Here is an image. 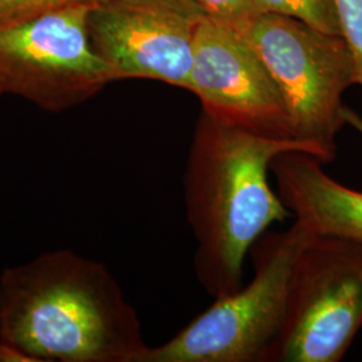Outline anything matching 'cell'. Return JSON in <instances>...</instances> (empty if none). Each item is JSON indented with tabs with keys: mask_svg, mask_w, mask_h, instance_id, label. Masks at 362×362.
Segmentation results:
<instances>
[{
	"mask_svg": "<svg viewBox=\"0 0 362 362\" xmlns=\"http://www.w3.org/2000/svg\"><path fill=\"white\" fill-rule=\"evenodd\" d=\"M0 341L34 362H140L148 349L115 275L67 248L0 272Z\"/></svg>",
	"mask_w": 362,
	"mask_h": 362,
	"instance_id": "cell-1",
	"label": "cell"
},
{
	"mask_svg": "<svg viewBox=\"0 0 362 362\" xmlns=\"http://www.w3.org/2000/svg\"><path fill=\"white\" fill-rule=\"evenodd\" d=\"M317 153L309 144L281 140L221 124L202 113L187 157L182 191L196 242L194 266L214 299L243 286V264L274 223L293 216L269 175L276 156Z\"/></svg>",
	"mask_w": 362,
	"mask_h": 362,
	"instance_id": "cell-2",
	"label": "cell"
},
{
	"mask_svg": "<svg viewBox=\"0 0 362 362\" xmlns=\"http://www.w3.org/2000/svg\"><path fill=\"white\" fill-rule=\"evenodd\" d=\"M313 233L294 220L263 233L250 254L252 279L215 303L140 362H267L285 322L290 276Z\"/></svg>",
	"mask_w": 362,
	"mask_h": 362,
	"instance_id": "cell-3",
	"label": "cell"
},
{
	"mask_svg": "<svg viewBox=\"0 0 362 362\" xmlns=\"http://www.w3.org/2000/svg\"><path fill=\"white\" fill-rule=\"evenodd\" d=\"M235 27L274 78L294 139L313 146L321 163H332L337 136L346 125L342 98L356 85L346 40L272 13H255Z\"/></svg>",
	"mask_w": 362,
	"mask_h": 362,
	"instance_id": "cell-4",
	"label": "cell"
},
{
	"mask_svg": "<svg viewBox=\"0 0 362 362\" xmlns=\"http://www.w3.org/2000/svg\"><path fill=\"white\" fill-rule=\"evenodd\" d=\"M93 6L74 4L0 23V97H21L59 113L115 82L91 45Z\"/></svg>",
	"mask_w": 362,
	"mask_h": 362,
	"instance_id": "cell-5",
	"label": "cell"
},
{
	"mask_svg": "<svg viewBox=\"0 0 362 362\" xmlns=\"http://www.w3.org/2000/svg\"><path fill=\"white\" fill-rule=\"evenodd\" d=\"M362 327V242L311 235L294 263L267 362H338Z\"/></svg>",
	"mask_w": 362,
	"mask_h": 362,
	"instance_id": "cell-6",
	"label": "cell"
},
{
	"mask_svg": "<svg viewBox=\"0 0 362 362\" xmlns=\"http://www.w3.org/2000/svg\"><path fill=\"white\" fill-rule=\"evenodd\" d=\"M204 18L191 0H104L93 6L88 26L116 81L145 78L189 90L194 35Z\"/></svg>",
	"mask_w": 362,
	"mask_h": 362,
	"instance_id": "cell-7",
	"label": "cell"
},
{
	"mask_svg": "<svg viewBox=\"0 0 362 362\" xmlns=\"http://www.w3.org/2000/svg\"><path fill=\"white\" fill-rule=\"evenodd\" d=\"M192 54L189 91L200 100L203 113L254 134L296 140L281 91L236 27L204 18Z\"/></svg>",
	"mask_w": 362,
	"mask_h": 362,
	"instance_id": "cell-8",
	"label": "cell"
},
{
	"mask_svg": "<svg viewBox=\"0 0 362 362\" xmlns=\"http://www.w3.org/2000/svg\"><path fill=\"white\" fill-rule=\"evenodd\" d=\"M314 156L285 152L272 163L276 192L293 218L313 235L362 242V192L332 179Z\"/></svg>",
	"mask_w": 362,
	"mask_h": 362,
	"instance_id": "cell-9",
	"label": "cell"
},
{
	"mask_svg": "<svg viewBox=\"0 0 362 362\" xmlns=\"http://www.w3.org/2000/svg\"><path fill=\"white\" fill-rule=\"evenodd\" d=\"M257 13H272L298 19L326 34L341 35L334 0H252Z\"/></svg>",
	"mask_w": 362,
	"mask_h": 362,
	"instance_id": "cell-10",
	"label": "cell"
},
{
	"mask_svg": "<svg viewBox=\"0 0 362 362\" xmlns=\"http://www.w3.org/2000/svg\"><path fill=\"white\" fill-rule=\"evenodd\" d=\"M342 37L356 64V85L362 86V0H334Z\"/></svg>",
	"mask_w": 362,
	"mask_h": 362,
	"instance_id": "cell-11",
	"label": "cell"
},
{
	"mask_svg": "<svg viewBox=\"0 0 362 362\" xmlns=\"http://www.w3.org/2000/svg\"><path fill=\"white\" fill-rule=\"evenodd\" d=\"M101 1L104 0H0V23L67 6L98 4Z\"/></svg>",
	"mask_w": 362,
	"mask_h": 362,
	"instance_id": "cell-12",
	"label": "cell"
},
{
	"mask_svg": "<svg viewBox=\"0 0 362 362\" xmlns=\"http://www.w3.org/2000/svg\"><path fill=\"white\" fill-rule=\"evenodd\" d=\"M207 18L238 26L255 15L252 0H191Z\"/></svg>",
	"mask_w": 362,
	"mask_h": 362,
	"instance_id": "cell-13",
	"label": "cell"
},
{
	"mask_svg": "<svg viewBox=\"0 0 362 362\" xmlns=\"http://www.w3.org/2000/svg\"><path fill=\"white\" fill-rule=\"evenodd\" d=\"M0 362H34L25 351L0 341Z\"/></svg>",
	"mask_w": 362,
	"mask_h": 362,
	"instance_id": "cell-14",
	"label": "cell"
},
{
	"mask_svg": "<svg viewBox=\"0 0 362 362\" xmlns=\"http://www.w3.org/2000/svg\"><path fill=\"white\" fill-rule=\"evenodd\" d=\"M344 117H345L346 125H350L353 129L357 130L362 136V116L346 106L344 110Z\"/></svg>",
	"mask_w": 362,
	"mask_h": 362,
	"instance_id": "cell-15",
	"label": "cell"
}]
</instances>
